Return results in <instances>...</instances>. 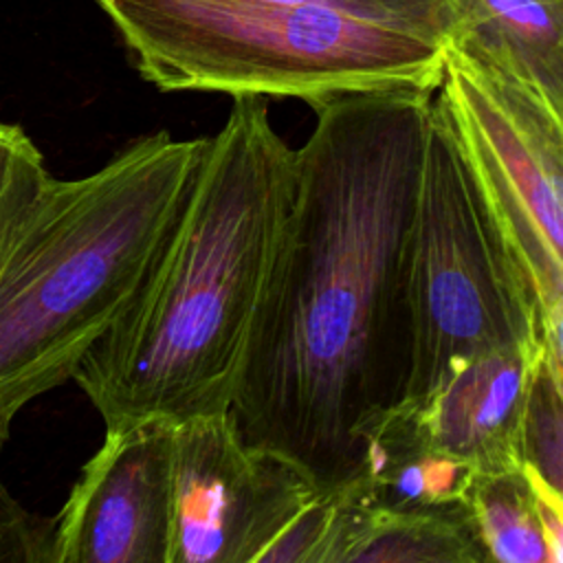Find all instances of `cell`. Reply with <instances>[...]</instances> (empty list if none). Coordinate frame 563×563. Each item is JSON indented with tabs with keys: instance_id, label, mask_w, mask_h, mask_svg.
<instances>
[{
	"instance_id": "5bb4252c",
	"label": "cell",
	"mask_w": 563,
	"mask_h": 563,
	"mask_svg": "<svg viewBox=\"0 0 563 563\" xmlns=\"http://www.w3.org/2000/svg\"><path fill=\"white\" fill-rule=\"evenodd\" d=\"M563 372L541 352L528 383L519 424L521 468L534 473L552 493L563 495Z\"/></svg>"
},
{
	"instance_id": "e0dca14e",
	"label": "cell",
	"mask_w": 563,
	"mask_h": 563,
	"mask_svg": "<svg viewBox=\"0 0 563 563\" xmlns=\"http://www.w3.org/2000/svg\"><path fill=\"white\" fill-rule=\"evenodd\" d=\"M354 510V497L325 493L317 497L257 563H312L341 532Z\"/></svg>"
},
{
	"instance_id": "ffe728a7",
	"label": "cell",
	"mask_w": 563,
	"mask_h": 563,
	"mask_svg": "<svg viewBox=\"0 0 563 563\" xmlns=\"http://www.w3.org/2000/svg\"><path fill=\"white\" fill-rule=\"evenodd\" d=\"M482 563H484V561H482Z\"/></svg>"
},
{
	"instance_id": "9a60e30c",
	"label": "cell",
	"mask_w": 563,
	"mask_h": 563,
	"mask_svg": "<svg viewBox=\"0 0 563 563\" xmlns=\"http://www.w3.org/2000/svg\"><path fill=\"white\" fill-rule=\"evenodd\" d=\"M48 176L44 156L29 134L0 121V264Z\"/></svg>"
},
{
	"instance_id": "5b68a950",
	"label": "cell",
	"mask_w": 563,
	"mask_h": 563,
	"mask_svg": "<svg viewBox=\"0 0 563 563\" xmlns=\"http://www.w3.org/2000/svg\"><path fill=\"white\" fill-rule=\"evenodd\" d=\"M411 367L400 405L455 363L501 347H541L534 286L495 224L433 97L407 238Z\"/></svg>"
},
{
	"instance_id": "d6986e66",
	"label": "cell",
	"mask_w": 563,
	"mask_h": 563,
	"mask_svg": "<svg viewBox=\"0 0 563 563\" xmlns=\"http://www.w3.org/2000/svg\"><path fill=\"white\" fill-rule=\"evenodd\" d=\"M367 508H363L356 499H354V510L347 519V523L341 528V532L336 534V539L312 561V563H339L343 559V554L350 550V545L356 541V537L363 532L365 523H367Z\"/></svg>"
},
{
	"instance_id": "6da1fadb",
	"label": "cell",
	"mask_w": 563,
	"mask_h": 563,
	"mask_svg": "<svg viewBox=\"0 0 563 563\" xmlns=\"http://www.w3.org/2000/svg\"><path fill=\"white\" fill-rule=\"evenodd\" d=\"M435 90L314 106L231 413L242 440L319 493L354 486L363 442L409 383L407 238Z\"/></svg>"
},
{
	"instance_id": "52a82bcc",
	"label": "cell",
	"mask_w": 563,
	"mask_h": 563,
	"mask_svg": "<svg viewBox=\"0 0 563 563\" xmlns=\"http://www.w3.org/2000/svg\"><path fill=\"white\" fill-rule=\"evenodd\" d=\"M319 493L251 449L229 411L174 424L167 563H257Z\"/></svg>"
},
{
	"instance_id": "ac0fdd59",
	"label": "cell",
	"mask_w": 563,
	"mask_h": 563,
	"mask_svg": "<svg viewBox=\"0 0 563 563\" xmlns=\"http://www.w3.org/2000/svg\"><path fill=\"white\" fill-rule=\"evenodd\" d=\"M53 519L26 508L0 477V563H48Z\"/></svg>"
},
{
	"instance_id": "ba28073f",
	"label": "cell",
	"mask_w": 563,
	"mask_h": 563,
	"mask_svg": "<svg viewBox=\"0 0 563 563\" xmlns=\"http://www.w3.org/2000/svg\"><path fill=\"white\" fill-rule=\"evenodd\" d=\"M172 431H106L53 519L48 563H167Z\"/></svg>"
},
{
	"instance_id": "9c48e42d",
	"label": "cell",
	"mask_w": 563,
	"mask_h": 563,
	"mask_svg": "<svg viewBox=\"0 0 563 563\" xmlns=\"http://www.w3.org/2000/svg\"><path fill=\"white\" fill-rule=\"evenodd\" d=\"M541 347H501L455 363L420 400L398 405L433 451L477 473L521 468L519 424Z\"/></svg>"
},
{
	"instance_id": "7a4b0ae2",
	"label": "cell",
	"mask_w": 563,
	"mask_h": 563,
	"mask_svg": "<svg viewBox=\"0 0 563 563\" xmlns=\"http://www.w3.org/2000/svg\"><path fill=\"white\" fill-rule=\"evenodd\" d=\"M295 196V147L233 99L132 299L73 380L106 431L229 411Z\"/></svg>"
},
{
	"instance_id": "4fadbf2b",
	"label": "cell",
	"mask_w": 563,
	"mask_h": 563,
	"mask_svg": "<svg viewBox=\"0 0 563 563\" xmlns=\"http://www.w3.org/2000/svg\"><path fill=\"white\" fill-rule=\"evenodd\" d=\"M367 512L363 532L339 563H482L466 512L433 517Z\"/></svg>"
},
{
	"instance_id": "3957f363",
	"label": "cell",
	"mask_w": 563,
	"mask_h": 563,
	"mask_svg": "<svg viewBox=\"0 0 563 563\" xmlns=\"http://www.w3.org/2000/svg\"><path fill=\"white\" fill-rule=\"evenodd\" d=\"M207 139H136L97 172L48 176L0 264V446L73 378L178 220Z\"/></svg>"
},
{
	"instance_id": "8fae6325",
	"label": "cell",
	"mask_w": 563,
	"mask_h": 563,
	"mask_svg": "<svg viewBox=\"0 0 563 563\" xmlns=\"http://www.w3.org/2000/svg\"><path fill=\"white\" fill-rule=\"evenodd\" d=\"M449 46L563 108V0H455Z\"/></svg>"
},
{
	"instance_id": "30bf717a",
	"label": "cell",
	"mask_w": 563,
	"mask_h": 563,
	"mask_svg": "<svg viewBox=\"0 0 563 563\" xmlns=\"http://www.w3.org/2000/svg\"><path fill=\"white\" fill-rule=\"evenodd\" d=\"M477 477L468 462L429 449L396 407L363 442L358 479L350 488L367 510L394 517L466 512Z\"/></svg>"
},
{
	"instance_id": "277c9868",
	"label": "cell",
	"mask_w": 563,
	"mask_h": 563,
	"mask_svg": "<svg viewBox=\"0 0 563 563\" xmlns=\"http://www.w3.org/2000/svg\"><path fill=\"white\" fill-rule=\"evenodd\" d=\"M163 92L325 99L435 90L446 46L328 7L268 0H95Z\"/></svg>"
},
{
	"instance_id": "7c38bea8",
	"label": "cell",
	"mask_w": 563,
	"mask_h": 563,
	"mask_svg": "<svg viewBox=\"0 0 563 563\" xmlns=\"http://www.w3.org/2000/svg\"><path fill=\"white\" fill-rule=\"evenodd\" d=\"M466 517L484 563H559L548 548L537 499L521 468L477 473Z\"/></svg>"
},
{
	"instance_id": "2e32d148",
	"label": "cell",
	"mask_w": 563,
	"mask_h": 563,
	"mask_svg": "<svg viewBox=\"0 0 563 563\" xmlns=\"http://www.w3.org/2000/svg\"><path fill=\"white\" fill-rule=\"evenodd\" d=\"M328 7L372 22L420 33L449 46L455 29V0H268Z\"/></svg>"
},
{
	"instance_id": "8992f818",
	"label": "cell",
	"mask_w": 563,
	"mask_h": 563,
	"mask_svg": "<svg viewBox=\"0 0 563 563\" xmlns=\"http://www.w3.org/2000/svg\"><path fill=\"white\" fill-rule=\"evenodd\" d=\"M435 90L473 183L534 286L541 336L563 328V108L453 46Z\"/></svg>"
}]
</instances>
